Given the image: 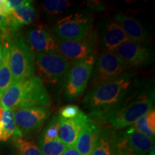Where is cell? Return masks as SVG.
I'll list each match as a JSON object with an SVG mask.
<instances>
[{"instance_id": "obj_23", "label": "cell", "mask_w": 155, "mask_h": 155, "mask_svg": "<svg viewBox=\"0 0 155 155\" xmlns=\"http://www.w3.org/2000/svg\"><path fill=\"white\" fill-rule=\"evenodd\" d=\"M39 148L42 155H62L68 147L58 137L50 141H39Z\"/></svg>"}, {"instance_id": "obj_20", "label": "cell", "mask_w": 155, "mask_h": 155, "mask_svg": "<svg viewBox=\"0 0 155 155\" xmlns=\"http://www.w3.org/2000/svg\"><path fill=\"white\" fill-rule=\"evenodd\" d=\"M0 141H6L11 137L22 138V134L15 124L13 111L9 109H4L0 121Z\"/></svg>"}, {"instance_id": "obj_13", "label": "cell", "mask_w": 155, "mask_h": 155, "mask_svg": "<svg viewBox=\"0 0 155 155\" xmlns=\"http://www.w3.org/2000/svg\"><path fill=\"white\" fill-rule=\"evenodd\" d=\"M98 41L104 52H114L120 45L129 40V38L120 25L112 19H105L99 24Z\"/></svg>"}, {"instance_id": "obj_30", "label": "cell", "mask_w": 155, "mask_h": 155, "mask_svg": "<svg viewBox=\"0 0 155 155\" xmlns=\"http://www.w3.org/2000/svg\"><path fill=\"white\" fill-rule=\"evenodd\" d=\"M9 32L8 27H7L6 19L3 17L0 16V34L7 33Z\"/></svg>"}, {"instance_id": "obj_6", "label": "cell", "mask_w": 155, "mask_h": 155, "mask_svg": "<svg viewBox=\"0 0 155 155\" xmlns=\"http://www.w3.org/2000/svg\"><path fill=\"white\" fill-rule=\"evenodd\" d=\"M128 67L114 52H104L96 61L91 73L92 89L115 80L126 73Z\"/></svg>"}, {"instance_id": "obj_9", "label": "cell", "mask_w": 155, "mask_h": 155, "mask_svg": "<svg viewBox=\"0 0 155 155\" xmlns=\"http://www.w3.org/2000/svg\"><path fill=\"white\" fill-rule=\"evenodd\" d=\"M98 44V33L91 30L86 36L80 40L58 41L57 52L70 63L71 62L74 63L92 55H96Z\"/></svg>"}, {"instance_id": "obj_18", "label": "cell", "mask_w": 155, "mask_h": 155, "mask_svg": "<svg viewBox=\"0 0 155 155\" xmlns=\"http://www.w3.org/2000/svg\"><path fill=\"white\" fill-rule=\"evenodd\" d=\"M114 20L120 25L129 40L142 43L148 38L142 25L133 17L124 13H117L114 16Z\"/></svg>"}, {"instance_id": "obj_22", "label": "cell", "mask_w": 155, "mask_h": 155, "mask_svg": "<svg viewBox=\"0 0 155 155\" xmlns=\"http://www.w3.org/2000/svg\"><path fill=\"white\" fill-rule=\"evenodd\" d=\"M147 137L154 139L155 137V111L154 108L150 110L148 113L142 116L135 123L130 126Z\"/></svg>"}, {"instance_id": "obj_12", "label": "cell", "mask_w": 155, "mask_h": 155, "mask_svg": "<svg viewBox=\"0 0 155 155\" xmlns=\"http://www.w3.org/2000/svg\"><path fill=\"white\" fill-rule=\"evenodd\" d=\"M114 53L121 58L128 67L146 66L152 61V53L150 48L144 43L129 40L120 45Z\"/></svg>"}, {"instance_id": "obj_34", "label": "cell", "mask_w": 155, "mask_h": 155, "mask_svg": "<svg viewBox=\"0 0 155 155\" xmlns=\"http://www.w3.org/2000/svg\"><path fill=\"white\" fill-rule=\"evenodd\" d=\"M3 111H4V109H3V108H2V106H0V121H1Z\"/></svg>"}, {"instance_id": "obj_29", "label": "cell", "mask_w": 155, "mask_h": 155, "mask_svg": "<svg viewBox=\"0 0 155 155\" xmlns=\"http://www.w3.org/2000/svg\"><path fill=\"white\" fill-rule=\"evenodd\" d=\"M25 2H26V0H7V2L9 4L11 11L18 8L21 5H22Z\"/></svg>"}, {"instance_id": "obj_11", "label": "cell", "mask_w": 155, "mask_h": 155, "mask_svg": "<svg viewBox=\"0 0 155 155\" xmlns=\"http://www.w3.org/2000/svg\"><path fill=\"white\" fill-rule=\"evenodd\" d=\"M15 124L23 136L35 133L47 121L50 110L47 107H28L13 110Z\"/></svg>"}, {"instance_id": "obj_27", "label": "cell", "mask_w": 155, "mask_h": 155, "mask_svg": "<svg viewBox=\"0 0 155 155\" xmlns=\"http://www.w3.org/2000/svg\"><path fill=\"white\" fill-rule=\"evenodd\" d=\"M81 111H82L78 106L71 104V105H67L62 107L60 109L58 115H59V117L63 118V119H69L76 117L81 114Z\"/></svg>"}, {"instance_id": "obj_28", "label": "cell", "mask_w": 155, "mask_h": 155, "mask_svg": "<svg viewBox=\"0 0 155 155\" xmlns=\"http://www.w3.org/2000/svg\"><path fill=\"white\" fill-rule=\"evenodd\" d=\"M11 12L7 0H0V16L7 18Z\"/></svg>"}, {"instance_id": "obj_5", "label": "cell", "mask_w": 155, "mask_h": 155, "mask_svg": "<svg viewBox=\"0 0 155 155\" xmlns=\"http://www.w3.org/2000/svg\"><path fill=\"white\" fill-rule=\"evenodd\" d=\"M9 67L13 82L35 76V54L22 37H17L9 43Z\"/></svg>"}, {"instance_id": "obj_33", "label": "cell", "mask_w": 155, "mask_h": 155, "mask_svg": "<svg viewBox=\"0 0 155 155\" xmlns=\"http://www.w3.org/2000/svg\"><path fill=\"white\" fill-rule=\"evenodd\" d=\"M154 147H153L152 148V150L150 151V153H149L148 155H155V151H154Z\"/></svg>"}, {"instance_id": "obj_19", "label": "cell", "mask_w": 155, "mask_h": 155, "mask_svg": "<svg viewBox=\"0 0 155 155\" xmlns=\"http://www.w3.org/2000/svg\"><path fill=\"white\" fill-rule=\"evenodd\" d=\"M117 132L111 126L101 127L91 155H115Z\"/></svg>"}, {"instance_id": "obj_17", "label": "cell", "mask_w": 155, "mask_h": 155, "mask_svg": "<svg viewBox=\"0 0 155 155\" xmlns=\"http://www.w3.org/2000/svg\"><path fill=\"white\" fill-rule=\"evenodd\" d=\"M38 13L33 2L26 1L18 8L11 11L6 19L7 27L12 34L16 32L23 25H30L35 21Z\"/></svg>"}, {"instance_id": "obj_15", "label": "cell", "mask_w": 155, "mask_h": 155, "mask_svg": "<svg viewBox=\"0 0 155 155\" xmlns=\"http://www.w3.org/2000/svg\"><path fill=\"white\" fill-rule=\"evenodd\" d=\"M101 127L99 124L88 117L74 145L80 155H91Z\"/></svg>"}, {"instance_id": "obj_4", "label": "cell", "mask_w": 155, "mask_h": 155, "mask_svg": "<svg viewBox=\"0 0 155 155\" xmlns=\"http://www.w3.org/2000/svg\"><path fill=\"white\" fill-rule=\"evenodd\" d=\"M71 63L57 51L35 55V72L42 83L51 86L66 80Z\"/></svg>"}, {"instance_id": "obj_16", "label": "cell", "mask_w": 155, "mask_h": 155, "mask_svg": "<svg viewBox=\"0 0 155 155\" xmlns=\"http://www.w3.org/2000/svg\"><path fill=\"white\" fill-rule=\"evenodd\" d=\"M88 116L83 111L73 119H63L60 117V131L58 137L68 147H74L78 137L83 127Z\"/></svg>"}, {"instance_id": "obj_21", "label": "cell", "mask_w": 155, "mask_h": 155, "mask_svg": "<svg viewBox=\"0 0 155 155\" xmlns=\"http://www.w3.org/2000/svg\"><path fill=\"white\" fill-rule=\"evenodd\" d=\"M9 43L5 42L2 46V61L0 65V94L2 95L13 82L9 67Z\"/></svg>"}, {"instance_id": "obj_24", "label": "cell", "mask_w": 155, "mask_h": 155, "mask_svg": "<svg viewBox=\"0 0 155 155\" xmlns=\"http://www.w3.org/2000/svg\"><path fill=\"white\" fill-rule=\"evenodd\" d=\"M71 6L72 4L66 0H46L42 3V9L48 16L54 17L61 15Z\"/></svg>"}, {"instance_id": "obj_3", "label": "cell", "mask_w": 155, "mask_h": 155, "mask_svg": "<svg viewBox=\"0 0 155 155\" xmlns=\"http://www.w3.org/2000/svg\"><path fill=\"white\" fill-rule=\"evenodd\" d=\"M154 90L139 86L114 110L107 123L115 130L129 127L154 108Z\"/></svg>"}, {"instance_id": "obj_36", "label": "cell", "mask_w": 155, "mask_h": 155, "mask_svg": "<svg viewBox=\"0 0 155 155\" xmlns=\"http://www.w3.org/2000/svg\"><path fill=\"white\" fill-rule=\"evenodd\" d=\"M0 129H1V126H0Z\"/></svg>"}, {"instance_id": "obj_26", "label": "cell", "mask_w": 155, "mask_h": 155, "mask_svg": "<svg viewBox=\"0 0 155 155\" xmlns=\"http://www.w3.org/2000/svg\"><path fill=\"white\" fill-rule=\"evenodd\" d=\"M14 143L18 155H42L39 147L33 141L22 138H15Z\"/></svg>"}, {"instance_id": "obj_1", "label": "cell", "mask_w": 155, "mask_h": 155, "mask_svg": "<svg viewBox=\"0 0 155 155\" xmlns=\"http://www.w3.org/2000/svg\"><path fill=\"white\" fill-rule=\"evenodd\" d=\"M139 86L134 73H124L115 80L91 90L83 100L91 119L97 123L106 124L116 108Z\"/></svg>"}, {"instance_id": "obj_8", "label": "cell", "mask_w": 155, "mask_h": 155, "mask_svg": "<svg viewBox=\"0 0 155 155\" xmlns=\"http://www.w3.org/2000/svg\"><path fill=\"white\" fill-rule=\"evenodd\" d=\"M93 18L88 13L77 12L59 19L53 28L55 35L61 40H77L91 30Z\"/></svg>"}, {"instance_id": "obj_35", "label": "cell", "mask_w": 155, "mask_h": 155, "mask_svg": "<svg viewBox=\"0 0 155 155\" xmlns=\"http://www.w3.org/2000/svg\"><path fill=\"white\" fill-rule=\"evenodd\" d=\"M2 94H0V100H1V98H2Z\"/></svg>"}, {"instance_id": "obj_32", "label": "cell", "mask_w": 155, "mask_h": 155, "mask_svg": "<svg viewBox=\"0 0 155 155\" xmlns=\"http://www.w3.org/2000/svg\"><path fill=\"white\" fill-rule=\"evenodd\" d=\"M2 45L0 43V65L2 63Z\"/></svg>"}, {"instance_id": "obj_10", "label": "cell", "mask_w": 155, "mask_h": 155, "mask_svg": "<svg viewBox=\"0 0 155 155\" xmlns=\"http://www.w3.org/2000/svg\"><path fill=\"white\" fill-rule=\"evenodd\" d=\"M154 139L129 127L116 135L115 155H147L154 147Z\"/></svg>"}, {"instance_id": "obj_14", "label": "cell", "mask_w": 155, "mask_h": 155, "mask_svg": "<svg viewBox=\"0 0 155 155\" xmlns=\"http://www.w3.org/2000/svg\"><path fill=\"white\" fill-rule=\"evenodd\" d=\"M25 40L35 55L55 52L58 50L57 38L47 29L40 27L28 30Z\"/></svg>"}, {"instance_id": "obj_25", "label": "cell", "mask_w": 155, "mask_h": 155, "mask_svg": "<svg viewBox=\"0 0 155 155\" xmlns=\"http://www.w3.org/2000/svg\"><path fill=\"white\" fill-rule=\"evenodd\" d=\"M60 117L58 114H55L50 119L48 124L44 128L40 136L39 141H50L58 137L60 131Z\"/></svg>"}, {"instance_id": "obj_31", "label": "cell", "mask_w": 155, "mask_h": 155, "mask_svg": "<svg viewBox=\"0 0 155 155\" xmlns=\"http://www.w3.org/2000/svg\"><path fill=\"white\" fill-rule=\"evenodd\" d=\"M62 155H80V154L74 147H68L67 150L64 152Z\"/></svg>"}, {"instance_id": "obj_7", "label": "cell", "mask_w": 155, "mask_h": 155, "mask_svg": "<svg viewBox=\"0 0 155 155\" xmlns=\"http://www.w3.org/2000/svg\"><path fill=\"white\" fill-rule=\"evenodd\" d=\"M96 63V55L73 63L65 80V96L68 101H73L82 96L90 80Z\"/></svg>"}, {"instance_id": "obj_2", "label": "cell", "mask_w": 155, "mask_h": 155, "mask_svg": "<svg viewBox=\"0 0 155 155\" xmlns=\"http://www.w3.org/2000/svg\"><path fill=\"white\" fill-rule=\"evenodd\" d=\"M51 99L44 83L36 75L14 82L4 93L0 100L3 109L28 107H50Z\"/></svg>"}]
</instances>
